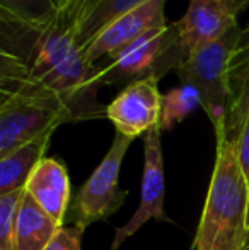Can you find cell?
<instances>
[{
  "label": "cell",
  "mask_w": 249,
  "mask_h": 250,
  "mask_svg": "<svg viewBox=\"0 0 249 250\" xmlns=\"http://www.w3.org/2000/svg\"><path fill=\"white\" fill-rule=\"evenodd\" d=\"M193 250H249V186L236 142L217 140V157Z\"/></svg>",
  "instance_id": "6da1fadb"
},
{
  "label": "cell",
  "mask_w": 249,
  "mask_h": 250,
  "mask_svg": "<svg viewBox=\"0 0 249 250\" xmlns=\"http://www.w3.org/2000/svg\"><path fill=\"white\" fill-rule=\"evenodd\" d=\"M26 65L29 79L65 101L75 121L106 116V107L97 102L96 66L57 24L40 34Z\"/></svg>",
  "instance_id": "7a4b0ae2"
},
{
  "label": "cell",
  "mask_w": 249,
  "mask_h": 250,
  "mask_svg": "<svg viewBox=\"0 0 249 250\" xmlns=\"http://www.w3.org/2000/svg\"><path fill=\"white\" fill-rule=\"evenodd\" d=\"M188 60L183 51L176 24L152 29L114 56L96 63V82L99 87H125L140 80H160L167 72H176Z\"/></svg>",
  "instance_id": "3957f363"
},
{
  "label": "cell",
  "mask_w": 249,
  "mask_h": 250,
  "mask_svg": "<svg viewBox=\"0 0 249 250\" xmlns=\"http://www.w3.org/2000/svg\"><path fill=\"white\" fill-rule=\"evenodd\" d=\"M241 31L237 24L222 40L208 44L189 56L176 70L181 83L193 85L202 96L205 109L217 140L226 138L227 109H229V63L239 43Z\"/></svg>",
  "instance_id": "277c9868"
},
{
  "label": "cell",
  "mask_w": 249,
  "mask_h": 250,
  "mask_svg": "<svg viewBox=\"0 0 249 250\" xmlns=\"http://www.w3.org/2000/svg\"><path fill=\"white\" fill-rule=\"evenodd\" d=\"M133 138L125 136L121 133H114V140L108 150L106 157L103 158L96 170L92 172L87 182L82 186L75 199V225L86 230L89 225L96 221L106 220L113 213H116L118 208L126 199V191H121L118 186L121 164L132 145Z\"/></svg>",
  "instance_id": "5b68a950"
},
{
  "label": "cell",
  "mask_w": 249,
  "mask_h": 250,
  "mask_svg": "<svg viewBox=\"0 0 249 250\" xmlns=\"http://www.w3.org/2000/svg\"><path fill=\"white\" fill-rule=\"evenodd\" d=\"M159 126L145 133L143 140V175L140 188V206L135 211L128 223L116 230L114 240L110 250H118L126 238L135 235L149 220L169 221V216L164 211V194H166V179H164V160L160 148Z\"/></svg>",
  "instance_id": "8992f818"
},
{
  "label": "cell",
  "mask_w": 249,
  "mask_h": 250,
  "mask_svg": "<svg viewBox=\"0 0 249 250\" xmlns=\"http://www.w3.org/2000/svg\"><path fill=\"white\" fill-rule=\"evenodd\" d=\"M166 2L167 0H149L138 9L125 14L113 24H110L84 50H80L87 63L96 65L101 60L120 53L149 31L169 26L164 12Z\"/></svg>",
  "instance_id": "52a82bcc"
},
{
  "label": "cell",
  "mask_w": 249,
  "mask_h": 250,
  "mask_svg": "<svg viewBox=\"0 0 249 250\" xmlns=\"http://www.w3.org/2000/svg\"><path fill=\"white\" fill-rule=\"evenodd\" d=\"M162 94L159 80L147 79L125 87L111 104L106 105V118L118 133L135 140L136 136L159 126Z\"/></svg>",
  "instance_id": "ba28073f"
},
{
  "label": "cell",
  "mask_w": 249,
  "mask_h": 250,
  "mask_svg": "<svg viewBox=\"0 0 249 250\" xmlns=\"http://www.w3.org/2000/svg\"><path fill=\"white\" fill-rule=\"evenodd\" d=\"M174 24L183 51L189 58L202 48L222 40L237 26V16L220 0H189L184 16Z\"/></svg>",
  "instance_id": "9c48e42d"
},
{
  "label": "cell",
  "mask_w": 249,
  "mask_h": 250,
  "mask_svg": "<svg viewBox=\"0 0 249 250\" xmlns=\"http://www.w3.org/2000/svg\"><path fill=\"white\" fill-rule=\"evenodd\" d=\"M26 192L62 227L70 203V179L60 160L43 158L31 174Z\"/></svg>",
  "instance_id": "30bf717a"
},
{
  "label": "cell",
  "mask_w": 249,
  "mask_h": 250,
  "mask_svg": "<svg viewBox=\"0 0 249 250\" xmlns=\"http://www.w3.org/2000/svg\"><path fill=\"white\" fill-rule=\"evenodd\" d=\"M60 228V225L26 192L17 216L16 250H46Z\"/></svg>",
  "instance_id": "8fae6325"
},
{
  "label": "cell",
  "mask_w": 249,
  "mask_h": 250,
  "mask_svg": "<svg viewBox=\"0 0 249 250\" xmlns=\"http://www.w3.org/2000/svg\"><path fill=\"white\" fill-rule=\"evenodd\" d=\"M249 119V53L234 51L229 63V109L226 140L237 142Z\"/></svg>",
  "instance_id": "7c38bea8"
},
{
  "label": "cell",
  "mask_w": 249,
  "mask_h": 250,
  "mask_svg": "<svg viewBox=\"0 0 249 250\" xmlns=\"http://www.w3.org/2000/svg\"><path fill=\"white\" fill-rule=\"evenodd\" d=\"M51 136L45 135L0 158V196L26 189L31 174L45 158Z\"/></svg>",
  "instance_id": "4fadbf2b"
},
{
  "label": "cell",
  "mask_w": 249,
  "mask_h": 250,
  "mask_svg": "<svg viewBox=\"0 0 249 250\" xmlns=\"http://www.w3.org/2000/svg\"><path fill=\"white\" fill-rule=\"evenodd\" d=\"M58 0H0V22L45 33L58 22Z\"/></svg>",
  "instance_id": "5bb4252c"
},
{
  "label": "cell",
  "mask_w": 249,
  "mask_h": 250,
  "mask_svg": "<svg viewBox=\"0 0 249 250\" xmlns=\"http://www.w3.org/2000/svg\"><path fill=\"white\" fill-rule=\"evenodd\" d=\"M147 2L149 0H101L99 5L89 14V17L73 31L72 38L75 40L77 46L84 50L110 24Z\"/></svg>",
  "instance_id": "9a60e30c"
},
{
  "label": "cell",
  "mask_w": 249,
  "mask_h": 250,
  "mask_svg": "<svg viewBox=\"0 0 249 250\" xmlns=\"http://www.w3.org/2000/svg\"><path fill=\"white\" fill-rule=\"evenodd\" d=\"M202 105V96L193 85H181L171 89L166 96H162V111H160L159 128L162 131L171 129L174 125L186 119L191 112Z\"/></svg>",
  "instance_id": "2e32d148"
},
{
  "label": "cell",
  "mask_w": 249,
  "mask_h": 250,
  "mask_svg": "<svg viewBox=\"0 0 249 250\" xmlns=\"http://www.w3.org/2000/svg\"><path fill=\"white\" fill-rule=\"evenodd\" d=\"M26 189L0 196V250H16L17 216Z\"/></svg>",
  "instance_id": "e0dca14e"
},
{
  "label": "cell",
  "mask_w": 249,
  "mask_h": 250,
  "mask_svg": "<svg viewBox=\"0 0 249 250\" xmlns=\"http://www.w3.org/2000/svg\"><path fill=\"white\" fill-rule=\"evenodd\" d=\"M101 3V0H63L60 3L57 26L72 36L73 31L89 17V14Z\"/></svg>",
  "instance_id": "ac0fdd59"
},
{
  "label": "cell",
  "mask_w": 249,
  "mask_h": 250,
  "mask_svg": "<svg viewBox=\"0 0 249 250\" xmlns=\"http://www.w3.org/2000/svg\"><path fill=\"white\" fill-rule=\"evenodd\" d=\"M82 235L84 228L79 225L73 227H62L57 237L53 238L46 250H82Z\"/></svg>",
  "instance_id": "d6986e66"
},
{
  "label": "cell",
  "mask_w": 249,
  "mask_h": 250,
  "mask_svg": "<svg viewBox=\"0 0 249 250\" xmlns=\"http://www.w3.org/2000/svg\"><path fill=\"white\" fill-rule=\"evenodd\" d=\"M236 150H237V160H239V165L243 168V174L249 186V119L246 125H244L243 131L237 136Z\"/></svg>",
  "instance_id": "ffe728a7"
},
{
  "label": "cell",
  "mask_w": 249,
  "mask_h": 250,
  "mask_svg": "<svg viewBox=\"0 0 249 250\" xmlns=\"http://www.w3.org/2000/svg\"><path fill=\"white\" fill-rule=\"evenodd\" d=\"M234 16H237L239 12H243L244 9L249 7V0H220Z\"/></svg>",
  "instance_id": "44dd1931"
},
{
  "label": "cell",
  "mask_w": 249,
  "mask_h": 250,
  "mask_svg": "<svg viewBox=\"0 0 249 250\" xmlns=\"http://www.w3.org/2000/svg\"><path fill=\"white\" fill-rule=\"evenodd\" d=\"M236 50L249 53V24L246 27H243V31H241V38H239V43H237Z\"/></svg>",
  "instance_id": "7402d4cb"
},
{
  "label": "cell",
  "mask_w": 249,
  "mask_h": 250,
  "mask_svg": "<svg viewBox=\"0 0 249 250\" xmlns=\"http://www.w3.org/2000/svg\"><path fill=\"white\" fill-rule=\"evenodd\" d=\"M62 2H63V0H60V3H62Z\"/></svg>",
  "instance_id": "603a6c76"
},
{
  "label": "cell",
  "mask_w": 249,
  "mask_h": 250,
  "mask_svg": "<svg viewBox=\"0 0 249 250\" xmlns=\"http://www.w3.org/2000/svg\"><path fill=\"white\" fill-rule=\"evenodd\" d=\"M58 2H60V0H58Z\"/></svg>",
  "instance_id": "cb8c5ba5"
}]
</instances>
